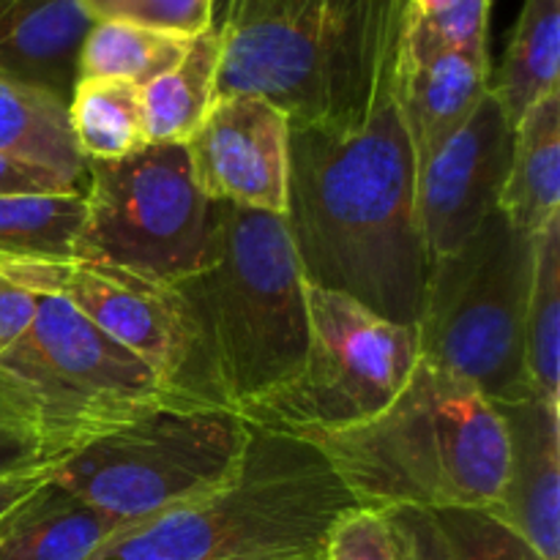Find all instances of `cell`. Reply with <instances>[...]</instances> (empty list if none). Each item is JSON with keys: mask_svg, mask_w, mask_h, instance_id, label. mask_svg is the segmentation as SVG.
Returning <instances> with one entry per match:
<instances>
[{"mask_svg": "<svg viewBox=\"0 0 560 560\" xmlns=\"http://www.w3.org/2000/svg\"><path fill=\"white\" fill-rule=\"evenodd\" d=\"M290 241L306 284L419 326L427 252L416 222V159L388 93L361 129L290 126Z\"/></svg>", "mask_w": 560, "mask_h": 560, "instance_id": "obj_1", "label": "cell"}, {"mask_svg": "<svg viewBox=\"0 0 560 560\" xmlns=\"http://www.w3.org/2000/svg\"><path fill=\"white\" fill-rule=\"evenodd\" d=\"M217 96H260L295 129L350 135L392 93L405 0H217Z\"/></svg>", "mask_w": 560, "mask_h": 560, "instance_id": "obj_2", "label": "cell"}, {"mask_svg": "<svg viewBox=\"0 0 560 560\" xmlns=\"http://www.w3.org/2000/svg\"><path fill=\"white\" fill-rule=\"evenodd\" d=\"M301 441L326 457L359 506L487 512L506 479V430L490 397L421 355L386 410Z\"/></svg>", "mask_w": 560, "mask_h": 560, "instance_id": "obj_3", "label": "cell"}, {"mask_svg": "<svg viewBox=\"0 0 560 560\" xmlns=\"http://www.w3.org/2000/svg\"><path fill=\"white\" fill-rule=\"evenodd\" d=\"M197 339L195 392L241 410L288 386L310 345L306 279L284 217L219 202V252L175 284Z\"/></svg>", "mask_w": 560, "mask_h": 560, "instance_id": "obj_4", "label": "cell"}, {"mask_svg": "<svg viewBox=\"0 0 560 560\" xmlns=\"http://www.w3.org/2000/svg\"><path fill=\"white\" fill-rule=\"evenodd\" d=\"M350 506L359 503L312 443L252 427L224 490L120 530L91 560H315Z\"/></svg>", "mask_w": 560, "mask_h": 560, "instance_id": "obj_5", "label": "cell"}, {"mask_svg": "<svg viewBox=\"0 0 560 560\" xmlns=\"http://www.w3.org/2000/svg\"><path fill=\"white\" fill-rule=\"evenodd\" d=\"M25 337L0 359V416L47 457L88 443L173 402H202L153 375L66 301L38 295Z\"/></svg>", "mask_w": 560, "mask_h": 560, "instance_id": "obj_6", "label": "cell"}, {"mask_svg": "<svg viewBox=\"0 0 560 560\" xmlns=\"http://www.w3.org/2000/svg\"><path fill=\"white\" fill-rule=\"evenodd\" d=\"M252 427L211 402H173L69 454L52 481L96 512L140 525L224 490L249 452Z\"/></svg>", "mask_w": 560, "mask_h": 560, "instance_id": "obj_7", "label": "cell"}, {"mask_svg": "<svg viewBox=\"0 0 560 560\" xmlns=\"http://www.w3.org/2000/svg\"><path fill=\"white\" fill-rule=\"evenodd\" d=\"M536 238L492 213L459 249L427 268L419 355L465 377L490 399L523 383V326Z\"/></svg>", "mask_w": 560, "mask_h": 560, "instance_id": "obj_8", "label": "cell"}, {"mask_svg": "<svg viewBox=\"0 0 560 560\" xmlns=\"http://www.w3.org/2000/svg\"><path fill=\"white\" fill-rule=\"evenodd\" d=\"M77 260L175 288L219 252V202L197 186L186 145L151 142L118 162H88Z\"/></svg>", "mask_w": 560, "mask_h": 560, "instance_id": "obj_9", "label": "cell"}, {"mask_svg": "<svg viewBox=\"0 0 560 560\" xmlns=\"http://www.w3.org/2000/svg\"><path fill=\"white\" fill-rule=\"evenodd\" d=\"M310 345L288 386L235 413L257 430L312 438L370 421L394 402L419 361V331L350 295L306 284Z\"/></svg>", "mask_w": 560, "mask_h": 560, "instance_id": "obj_10", "label": "cell"}, {"mask_svg": "<svg viewBox=\"0 0 560 560\" xmlns=\"http://www.w3.org/2000/svg\"><path fill=\"white\" fill-rule=\"evenodd\" d=\"M0 273L31 293L66 301L167 386L197 397L195 326L175 288L77 257L0 262Z\"/></svg>", "mask_w": 560, "mask_h": 560, "instance_id": "obj_11", "label": "cell"}, {"mask_svg": "<svg viewBox=\"0 0 560 560\" xmlns=\"http://www.w3.org/2000/svg\"><path fill=\"white\" fill-rule=\"evenodd\" d=\"M512 145V124L487 93L476 113L416 167V222L427 262L459 249L498 211Z\"/></svg>", "mask_w": 560, "mask_h": 560, "instance_id": "obj_12", "label": "cell"}, {"mask_svg": "<svg viewBox=\"0 0 560 560\" xmlns=\"http://www.w3.org/2000/svg\"><path fill=\"white\" fill-rule=\"evenodd\" d=\"M186 151L208 200L284 217L290 120L271 102L246 93L217 96Z\"/></svg>", "mask_w": 560, "mask_h": 560, "instance_id": "obj_13", "label": "cell"}, {"mask_svg": "<svg viewBox=\"0 0 560 560\" xmlns=\"http://www.w3.org/2000/svg\"><path fill=\"white\" fill-rule=\"evenodd\" d=\"M506 430V479L487 514L545 560H560V408L530 388L490 399Z\"/></svg>", "mask_w": 560, "mask_h": 560, "instance_id": "obj_14", "label": "cell"}, {"mask_svg": "<svg viewBox=\"0 0 560 560\" xmlns=\"http://www.w3.org/2000/svg\"><path fill=\"white\" fill-rule=\"evenodd\" d=\"M490 60L446 47L402 11L392 96L416 167L446 142L490 93Z\"/></svg>", "mask_w": 560, "mask_h": 560, "instance_id": "obj_15", "label": "cell"}, {"mask_svg": "<svg viewBox=\"0 0 560 560\" xmlns=\"http://www.w3.org/2000/svg\"><path fill=\"white\" fill-rule=\"evenodd\" d=\"M91 25L77 0H0V77L42 85L69 102Z\"/></svg>", "mask_w": 560, "mask_h": 560, "instance_id": "obj_16", "label": "cell"}, {"mask_svg": "<svg viewBox=\"0 0 560 560\" xmlns=\"http://www.w3.org/2000/svg\"><path fill=\"white\" fill-rule=\"evenodd\" d=\"M126 528L49 479L0 520V560H91Z\"/></svg>", "mask_w": 560, "mask_h": 560, "instance_id": "obj_17", "label": "cell"}, {"mask_svg": "<svg viewBox=\"0 0 560 560\" xmlns=\"http://www.w3.org/2000/svg\"><path fill=\"white\" fill-rule=\"evenodd\" d=\"M498 211L530 238H539L560 217V91L539 98L514 126L512 164Z\"/></svg>", "mask_w": 560, "mask_h": 560, "instance_id": "obj_18", "label": "cell"}, {"mask_svg": "<svg viewBox=\"0 0 560 560\" xmlns=\"http://www.w3.org/2000/svg\"><path fill=\"white\" fill-rule=\"evenodd\" d=\"M0 153L49 170L80 189L85 159L77 151L69 102L42 85L0 77Z\"/></svg>", "mask_w": 560, "mask_h": 560, "instance_id": "obj_19", "label": "cell"}, {"mask_svg": "<svg viewBox=\"0 0 560 560\" xmlns=\"http://www.w3.org/2000/svg\"><path fill=\"white\" fill-rule=\"evenodd\" d=\"M552 91H560V0H523L490 96L514 129Z\"/></svg>", "mask_w": 560, "mask_h": 560, "instance_id": "obj_20", "label": "cell"}, {"mask_svg": "<svg viewBox=\"0 0 560 560\" xmlns=\"http://www.w3.org/2000/svg\"><path fill=\"white\" fill-rule=\"evenodd\" d=\"M222 42L217 22L191 38L184 58L170 71L142 85L148 140L162 145H186L217 102V77Z\"/></svg>", "mask_w": 560, "mask_h": 560, "instance_id": "obj_21", "label": "cell"}, {"mask_svg": "<svg viewBox=\"0 0 560 560\" xmlns=\"http://www.w3.org/2000/svg\"><path fill=\"white\" fill-rule=\"evenodd\" d=\"M69 124L85 162H118L151 145L142 88L113 77H80L69 98Z\"/></svg>", "mask_w": 560, "mask_h": 560, "instance_id": "obj_22", "label": "cell"}, {"mask_svg": "<svg viewBox=\"0 0 560 560\" xmlns=\"http://www.w3.org/2000/svg\"><path fill=\"white\" fill-rule=\"evenodd\" d=\"M523 383L560 408V217L536 238L523 326Z\"/></svg>", "mask_w": 560, "mask_h": 560, "instance_id": "obj_23", "label": "cell"}, {"mask_svg": "<svg viewBox=\"0 0 560 560\" xmlns=\"http://www.w3.org/2000/svg\"><path fill=\"white\" fill-rule=\"evenodd\" d=\"M85 191L0 197V262L74 260Z\"/></svg>", "mask_w": 560, "mask_h": 560, "instance_id": "obj_24", "label": "cell"}, {"mask_svg": "<svg viewBox=\"0 0 560 560\" xmlns=\"http://www.w3.org/2000/svg\"><path fill=\"white\" fill-rule=\"evenodd\" d=\"M191 38L153 31L131 22H93L77 58L80 77H113L148 85L173 69L189 49Z\"/></svg>", "mask_w": 560, "mask_h": 560, "instance_id": "obj_25", "label": "cell"}, {"mask_svg": "<svg viewBox=\"0 0 560 560\" xmlns=\"http://www.w3.org/2000/svg\"><path fill=\"white\" fill-rule=\"evenodd\" d=\"M452 560H545L514 530L481 509L430 512Z\"/></svg>", "mask_w": 560, "mask_h": 560, "instance_id": "obj_26", "label": "cell"}, {"mask_svg": "<svg viewBox=\"0 0 560 560\" xmlns=\"http://www.w3.org/2000/svg\"><path fill=\"white\" fill-rule=\"evenodd\" d=\"M91 22H131L195 38L217 22V0H77Z\"/></svg>", "mask_w": 560, "mask_h": 560, "instance_id": "obj_27", "label": "cell"}, {"mask_svg": "<svg viewBox=\"0 0 560 560\" xmlns=\"http://www.w3.org/2000/svg\"><path fill=\"white\" fill-rule=\"evenodd\" d=\"M320 560H408L388 509L350 506L331 525Z\"/></svg>", "mask_w": 560, "mask_h": 560, "instance_id": "obj_28", "label": "cell"}, {"mask_svg": "<svg viewBox=\"0 0 560 560\" xmlns=\"http://www.w3.org/2000/svg\"><path fill=\"white\" fill-rule=\"evenodd\" d=\"M492 0H405V14L446 47L487 58Z\"/></svg>", "mask_w": 560, "mask_h": 560, "instance_id": "obj_29", "label": "cell"}, {"mask_svg": "<svg viewBox=\"0 0 560 560\" xmlns=\"http://www.w3.org/2000/svg\"><path fill=\"white\" fill-rule=\"evenodd\" d=\"M38 295L0 273V359L25 337L38 312Z\"/></svg>", "mask_w": 560, "mask_h": 560, "instance_id": "obj_30", "label": "cell"}, {"mask_svg": "<svg viewBox=\"0 0 560 560\" xmlns=\"http://www.w3.org/2000/svg\"><path fill=\"white\" fill-rule=\"evenodd\" d=\"M388 512L402 534L408 560H452L430 512H421V509H388Z\"/></svg>", "mask_w": 560, "mask_h": 560, "instance_id": "obj_31", "label": "cell"}, {"mask_svg": "<svg viewBox=\"0 0 560 560\" xmlns=\"http://www.w3.org/2000/svg\"><path fill=\"white\" fill-rule=\"evenodd\" d=\"M55 191H82L49 170L11 159L0 153V197L11 195H55Z\"/></svg>", "mask_w": 560, "mask_h": 560, "instance_id": "obj_32", "label": "cell"}, {"mask_svg": "<svg viewBox=\"0 0 560 560\" xmlns=\"http://www.w3.org/2000/svg\"><path fill=\"white\" fill-rule=\"evenodd\" d=\"M47 463H55V459L47 457L31 438L22 435L16 427H11L0 416V476L20 474V470L38 468V465Z\"/></svg>", "mask_w": 560, "mask_h": 560, "instance_id": "obj_33", "label": "cell"}, {"mask_svg": "<svg viewBox=\"0 0 560 560\" xmlns=\"http://www.w3.org/2000/svg\"><path fill=\"white\" fill-rule=\"evenodd\" d=\"M60 463H63V459L38 465V468L20 470V474L0 476V520H3L9 512H14L20 503H25L33 492L42 490V487L52 479L55 468H58Z\"/></svg>", "mask_w": 560, "mask_h": 560, "instance_id": "obj_34", "label": "cell"}, {"mask_svg": "<svg viewBox=\"0 0 560 560\" xmlns=\"http://www.w3.org/2000/svg\"><path fill=\"white\" fill-rule=\"evenodd\" d=\"M315 560H320V558H315Z\"/></svg>", "mask_w": 560, "mask_h": 560, "instance_id": "obj_35", "label": "cell"}]
</instances>
